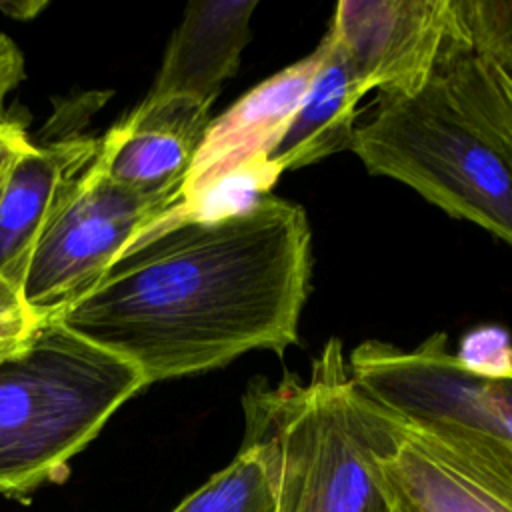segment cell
I'll use <instances>...</instances> for the list:
<instances>
[{
    "instance_id": "cell-1",
    "label": "cell",
    "mask_w": 512,
    "mask_h": 512,
    "mask_svg": "<svg viewBox=\"0 0 512 512\" xmlns=\"http://www.w3.org/2000/svg\"><path fill=\"white\" fill-rule=\"evenodd\" d=\"M312 264L306 210L268 192L236 212L156 222L56 320L150 386L298 344Z\"/></svg>"
},
{
    "instance_id": "cell-2",
    "label": "cell",
    "mask_w": 512,
    "mask_h": 512,
    "mask_svg": "<svg viewBox=\"0 0 512 512\" xmlns=\"http://www.w3.org/2000/svg\"><path fill=\"white\" fill-rule=\"evenodd\" d=\"M242 410L274 512H398L376 466L394 412L356 386L340 338L324 342L308 380H252Z\"/></svg>"
},
{
    "instance_id": "cell-3",
    "label": "cell",
    "mask_w": 512,
    "mask_h": 512,
    "mask_svg": "<svg viewBox=\"0 0 512 512\" xmlns=\"http://www.w3.org/2000/svg\"><path fill=\"white\" fill-rule=\"evenodd\" d=\"M146 386L130 362L44 320L0 358V496L22 500L66 478L70 460Z\"/></svg>"
},
{
    "instance_id": "cell-4",
    "label": "cell",
    "mask_w": 512,
    "mask_h": 512,
    "mask_svg": "<svg viewBox=\"0 0 512 512\" xmlns=\"http://www.w3.org/2000/svg\"><path fill=\"white\" fill-rule=\"evenodd\" d=\"M350 150L370 174L410 186L512 246V168L458 112L438 74L416 94H380Z\"/></svg>"
},
{
    "instance_id": "cell-5",
    "label": "cell",
    "mask_w": 512,
    "mask_h": 512,
    "mask_svg": "<svg viewBox=\"0 0 512 512\" xmlns=\"http://www.w3.org/2000/svg\"><path fill=\"white\" fill-rule=\"evenodd\" d=\"M170 204L114 184L98 158L76 178L44 228L26 268L22 294L40 320L86 296Z\"/></svg>"
},
{
    "instance_id": "cell-6",
    "label": "cell",
    "mask_w": 512,
    "mask_h": 512,
    "mask_svg": "<svg viewBox=\"0 0 512 512\" xmlns=\"http://www.w3.org/2000/svg\"><path fill=\"white\" fill-rule=\"evenodd\" d=\"M326 52L324 36L310 54L268 76L210 120L176 208L158 222L236 212L270 192L278 174L268 168V154L296 114Z\"/></svg>"
},
{
    "instance_id": "cell-7",
    "label": "cell",
    "mask_w": 512,
    "mask_h": 512,
    "mask_svg": "<svg viewBox=\"0 0 512 512\" xmlns=\"http://www.w3.org/2000/svg\"><path fill=\"white\" fill-rule=\"evenodd\" d=\"M356 386L412 422H452L512 442V360L478 368L436 332L416 348L366 340L348 356Z\"/></svg>"
},
{
    "instance_id": "cell-8",
    "label": "cell",
    "mask_w": 512,
    "mask_h": 512,
    "mask_svg": "<svg viewBox=\"0 0 512 512\" xmlns=\"http://www.w3.org/2000/svg\"><path fill=\"white\" fill-rule=\"evenodd\" d=\"M398 512H512V442L394 414L376 454Z\"/></svg>"
},
{
    "instance_id": "cell-9",
    "label": "cell",
    "mask_w": 512,
    "mask_h": 512,
    "mask_svg": "<svg viewBox=\"0 0 512 512\" xmlns=\"http://www.w3.org/2000/svg\"><path fill=\"white\" fill-rule=\"evenodd\" d=\"M328 30L368 92L410 96L436 74L452 8L450 0H342Z\"/></svg>"
},
{
    "instance_id": "cell-10",
    "label": "cell",
    "mask_w": 512,
    "mask_h": 512,
    "mask_svg": "<svg viewBox=\"0 0 512 512\" xmlns=\"http://www.w3.org/2000/svg\"><path fill=\"white\" fill-rule=\"evenodd\" d=\"M210 120V108L146 96L100 138L96 158L114 184L174 210Z\"/></svg>"
},
{
    "instance_id": "cell-11",
    "label": "cell",
    "mask_w": 512,
    "mask_h": 512,
    "mask_svg": "<svg viewBox=\"0 0 512 512\" xmlns=\"http://www.w3.org/2000/svg\"><path fill=\"white\" fill-rule=\"evenodd\" d=\"M98 148L92 136L32 144L10 166L0 186V274L18 288L44 228Z\"/></svg>"
},
{
    "instance_id": "cell-12",
    "label": "cell",
    "mask_w": 512,
    "mask_h": 512,
    "mask_svg": "<svg viewBox=\"0 0 512 512\" xmlns=\"http://www.w3.org/2000/svg\"><path fill=\"white\" fill-rule=\"evenodd\" d=\"M258 0H194L174 30L148 96L212 108L250 42Z\"/></svg>"
},
{
    "instance_id": "cell-13",
    "label": "cell",
    "mask_w": 512,
    "mask_h": 512,
    "mask_svg": "<svg viewBox=\"0 0 512 512\" xmlns=\"http://www.w3.org/2000/svg\"><path fill=\"white\" fill-rule=\"evenodd\" d=\"M324 36L328 40L326 58L266 160L278 176L350 150L354 142L356 106L368 90L356 78L336 36L330 30Z\"/></svg>"
},
{
    "instance_id": "cell-14",
    "label": "cell",
    "mask_w": 512,
    "mask_h": 512,
    "mask_svg": "<svg viewBox=\"0 0 512 512\" xmlns=\"http://www.w3.org/2000/svg\"><path fill=\"white\" fill-rule=\"evenodd\" d=\"M436 74L458 112L484 134L512 168V86L466 44L448 40Z\"/></svg>"
},
{
    "instance_id": "cell-15",
    "label": "cell",
    "mask_w": 512,
    "mask_h": 512,
    "mask_svg": "<svg viewBox=\"0 0 512 512\" xmlns=\"http://www.w3.org/2000/svg\"><path fill=\"white\" fill-rule=\"evenodd\" d=\"M172 512H274L270 480L258 452L242 444L226 468L212 474Z\"/></svg>"
},
{
    "instance_id": "cell-16",
    "label": "cell",
    "mask_w": 512,
    "mask_h": 512,
    "mask_svg": "<svg viewBox=\"0 0 512 512\" xmlns=\"http://www.w3.org/2000/svg\"><path fill=\"white\" fill-rule=\"evenodd\" d=\"M450 38L492 64L512 86V0H450Z\"/></svg>"
},
{
    "instance_id": "cell-17",
    "label": "cell",
    "mask_w": 512,
    "mask_h": 512,
    "mask_svg": "<svg viewBox=\"0 0 512 512\" xmlns=\"http://www.w3.org/2000/svg\"><path fill=\"white\" fill-rule=\"evenodd\" d=\"M42 322L26 304L22 288L0 274V358L24 348Z\"/></svg>"
},
{
    "instance_id": "cell-18",
    "label": "cell",
    "mask_w": 512,
    "mask_h": 512,
    "mask_svg": "<svg viewBox=\"0 0 512 512\" xmlns=\"http://www.w3.org/2000/svg\"><path fill=\"white\" fill-rule=\"evenodd\" d=\"M24 78V56L20 48L0 34V124H4V100Z\"/></svg>"
},
{
    "instance_id": "cell-19",
    "label": "cell",
    "mask_w": 512,
    "mask_h": 512,
    "mask_svg": "<svg viewBox=\"0 0 512 512\" xmlns=\"http://www.w3.org/2000/svg\"><path fill=\"white\" fill-rule=\"evenodd\" d=\"M30 146H32V142L26 138V132L18 122L4 120V124H0V186H2L10 166Z\"/></svg>"
},
{
    "instance_id": "cell-20",
    "label": "cell",
    "mask_w": 512,
    "mask_h": 512,
    "mask_svg": "<svg viewBox=\"0 0 512 512\" xmlns=\"http://www.w3.org/2000/svg\"><path fill=\"white\" fill-rule=\"evenodd\" d=\"M40 8H44V4L40 2V4H30V2H26V4H2V10L4 12H8V16H12V18H30V16H34Z\"/></svg>"
}]
</instances>
